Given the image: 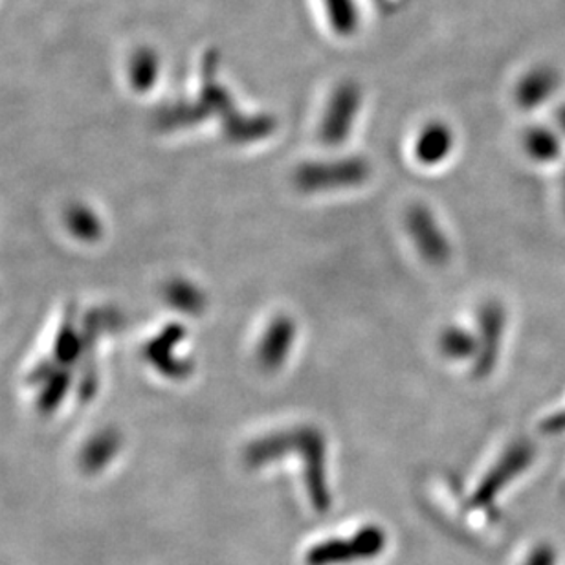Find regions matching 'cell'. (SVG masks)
Returning <instances> with one entry per match:
<instances>
[{
  "label": "cell",
  "instance_id": "6",
  "mask_svg": "<svg viewBox=\"0 0 565 565\" xmlns=\"http://www.w3.org/2000/svg\"><path fill=\"white\" fill-rule=\"evenodd\" d=\"M444 353L454 357V359H463L472 349L471 338L463 330L452 329L444 332L441 342Z\"/></svg>",
  "mask_w": 565,
  "mask_h": 565
},
{
  "label": "cell",
  "instance_id": "3",
  "mask_svg": "<svg viewBox=\"0 0 565 565\" xmlns=\"http://www.w3.org/2000/svg\"><path fill=\"white\" fill-rule=\"evenodd\" d=\"M408 226L417 247L426 259L441 263L448 256V245L439 226L425 207H414L408 215Z\"/></svg>",
  "mask_w": 565,
  "mask_h": 565
},
{
  "label": "cell",
  "instance_id": "2",
  "mask_svg": "<svg viewBox=\"0 0 565 565\" xmlns=\"http://www.w3.org/2000/svg\"><path fill=\"white\" fill-rule=\"evenodd\" d=\"M368 174V168L360 162L330 163L303 168L297 173V184L303 190H327L340 185L357 184Z\"/></svg>",
  "mask_w": 565,
  "mask_h": 565
},
{
  "label": "cell",
  "instance_id": "4",
  "mask_svg": "<svg viewBox=\"0 0 565 565\" xmlns=\"http://www.w3.org/2000/svg\"><path fill=\"white\" fill-rule=\"evenodd\" d=\"M294 338V325L289 319H278L264 335L261 348H259V359L264 368H278L283 364V360L289 354Z\"/></svg>",
  "mask_w": 565,
  "mask_h": 565
},
{
  "label": "cell",
  "instance_id": "1",
  "mask_svg": "<svg viewBox=\"0 0 565 565\" xmlns=\"http://www.w3.org/2000/svg\"><path fill=\"white\" fill-rule=\"evenodd\" d=\"M386 545V534L378 527H364L349 538H332L314 545L307 553L308 565H346L357 560L375 558Z\"/></svg>",
  "mask_w": 565,
  "mask_h": 565
},
{
  "label": "cell",
  "instance_id": "5",
  "mask_svg": "<svg viewBox=\"0 0 565 565\" xmlns=\"http://www.w3.org/2000/svg\"><path fill=\"white\" fill-rule=\"evenodd\" d=\"M450 149V138L444 133H431L420 142L419 155L425 162H439L447 157Z\"/></svg>",
  "mask_w": 565,
  "mask_h": 565
}]
</instances>
